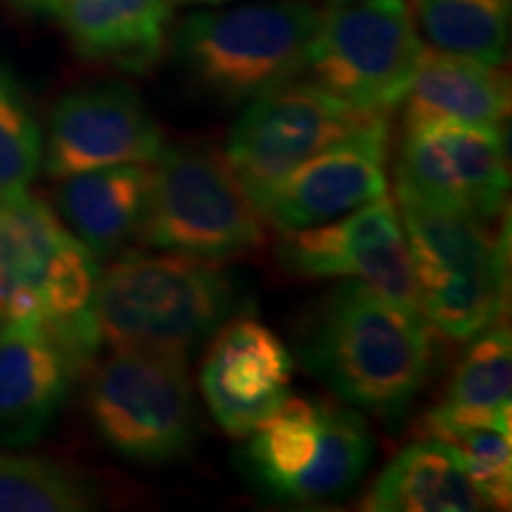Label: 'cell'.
I'll use <instances>...</instances> for the list:
<instances>
[{
  "mask_svg": "<svg viewBox=\"0 0 512 512\" xmlns=\"http://www.w3.org/2000/svg\"><path fill=\"white\" fill-rule=\"evenodd\" d=\"M297 351L347 406L399 425L430 373L432 347L418 309L347 280L306 316Z\"/></svg>",
  "mask_w": 512,
  "mask_h": 512,
  "instance_id": "1",
  "label": "cell"
},
{
  "mask_svg": "<svg viewBox=\"0 0 512 512\" xmlns=\"http://www.w3.org/2000/svg\"><path fill=\"white\" fill-rule=\"evenodd\" d=\"M240 309V290L219 261L166 252L124 254L100 271L93 325L100 349L185 358Z\"/></svg>",
  "mask_w": 512,
  "mask_h": 512,
  "instance_id": "2",
  "label": "cell"
},
{
  "mask_svg": "<svg viewBox=\"0 0 512 512\" xmlns=\"http://www.w3.org/2000/svg\"><path fill=\"white\" fill-rule=\"evenodd\" d=\"M320 15L306 0H247L192 12L178 24L174 57L200 91L242 105L304 74Z\"/></svg>",
  "mask_w": 512,
  "mask_h": 512,
  "instance_id": "3",
  "label": "cell"
},
{
  "mask_svg": "<svg viewBox=\"0 0 512 512\" xmlns=\"http://www.w3.org/2000/svg\"><path fill=\"white\" fill-rule=\"evenodd\" d=\"M418 311L446 337L472 339L501 320L508 299V230L396 192Z\"/></svg>",
  "mask_w": 512,
  "mask_h": 512,
  "instance_id": "4",
  "label": "cell"
},
{
  "mask_svg": "<svg viewBox=\"0 0 512 512\" xmlns=\"http://www.w3.org/2000/svg\"><path fill=\"white\" fill-rule=\"evenodd\" d=\"M373 456V432L356 408L287 396L249 434L240 463L261 494L313 508L347 498Z\"/></svg>",
  "mask_w": 512,
  "mask_h": 512,
  "instance_id": "5",
  "label": "cell"
},
{
  "mask_svg": "<svg viewBox=\"0 0 512 512\" xmlns=\"http://www.w3.org/2000/svg\"><path fill=\"white\" fill-rule=\"evenodd\" d=\"M138 240L147 247L226 261L266 245V221L226 157L197 145L162 150Z\"/></svg>",
  "mask_w": 512,
  "mask_h": 512,
  "instance_id": "6",
  "label": "cell"
},
{
  "mask_svg": "<svg viewBox=\"0 0 512 512\" xmlns=\"http://www.w3.org/2000/svg\"><path fill=\"white\" fill-rule=\"evenodd\" d=\"M86 408L102 444L136 465H169L197 439V406L185 358L114 349L93 370Z\"/></svg>",
  "mask_w": 512,
  "mask_h": 512,
  "instance_id": "7",
  "label": "cell"
},
{
  "mask_svg": "<svg viewBox=\"0 0 512 512\" xmlns=\"http://www.w3.org/2000/svg\"><path fill=\"white\" fill-rule=\"evenodd\" d=\"M425 50L408 0H349L323 10L304 74L363 112L401 107Z\"/></svg>",
  "mask_w": 512,
  "mask_h": 512,
  "instance_id": "8",
  "label": "cell"
},
{
  "mask_svg": "<svg viewBox=\"0 0 512 512\" xmlns=\"http://www.w3.org/2000/svg\"><path fill=\"white\" fill-rule=\"evenodd\" d=\"M382 119L387 114L356 110L318 83L287 81L249 100L223 157L256 202L294 166Z\"/></svg>",
  "mask_w": 512,
  "mask_h": 512,
  "instance_id": "9",
  "label": "cell"
},
{
  "mask_svg": "<svg viewBox=\"0 0 512 512\" xmlns=\"http://www.w3.org/2000/svg\"><path fill=\"white\" fill-rule=\"evenodd\" d=\"M501 126L432 121L408 128L396 157V192L432 207L494 221L508 202Z\"/></svg>",
  "mask_w": 512,
  "mask_h": 512,
  "instance_id": "10",
  "label": "cell"
},
{
  "mask_svg": "<svg viewBox=\"0 0 512 512\" xmlns=\"http://www.w3.org/2000/svg\"><path fill=\"white\" fill-rule=\"evenodd\" d=\"M278 261L297 278L361 280L384 297L418 309L406 230L399 207L387 195L335 221L283 233Z\"/></svg>",
  "mask_w": 512,
  "mask_h": 512,
  "instance_id": "11",
  "label": "cell"
},
{
  "mask_svg": "<svg viewBox=\"0 0 512 512\" xmlns=\"http://www.w3.org/2000/svg\"><path fill=\"white\" fill-rule=\"evenodd\" d=\"M164 136L136 88L121 81L88 83L55 102L43 136L50 178L121 164H155Z\"/></svg>",
  "mask_w": 512,
  "mask_h": 512,
  "instance_id": "12",
  "label": "cell"
},
{
  "mask_svg": "<svg viewBox=\"0 0 512 512\" xmlns=\"http://www.w3.org/2000/svg\"><path fill=\"white\" fill-rule=\"evenodd\" d=\"M387 152L389 124L382 119L294 166L254 204L280 233L335 221L387 195Z\"/></svg>",
  "mask_w": 512,
  "mask_h": 512,
  "instance_id": "13",
  "label": "cell"
},
{
  "mask_svg": "<svg viewBox=\"0 0 512 512\" xmlns=\"http://www.w3.org/2000/svg\"><path fill=\"white\" fill-rule=\"evenodd\" d=\"M204 356L200 387L228 437H249L290 396L292 356L283 339L256 318H233Z\"/></svg>",
  "mask_w": 512,
  "mask_h": 512,
  "instance_id": "14",
  "label": "cell"
},
{
  "mask_svg": "<svg viewBox=\"0 0 512 512\" xmlns=\"http://www.w3.org/2000/svg\"><path fill=\"white\" fill-rule=\"evenodd\" d=\"M79 370V361L46 325H0V446L36 444L55 422Z\"/></svg>",
  "mask_w": 512,
  "mask_h": 512,
  "instance_id": "15",
  "label": "cell"
},
{
  "mask_svg": "<svg viewBox=\"0 0 512 512\" xmlns=\"http://www.w3.org/2000/svg\"><path fill=\"white\" fill-rule=\"evenodd\" d=\"M510 102V79L498 64L425 48L401 100L403 128L432 121L501 126L510 117Z\"/></svg>",
  "mask_w": 512,
  "mask_h": 512,
  "instance_id": "16",
  "label": "cell"
},
{
  "mask_svg": "<svg viewBox=\"0 0 512 512\" xmlns=\"http://www.w3.org/2000/svg\"><path fill=\"white\" fill-rule=\"evenodd\" d=\"M152 171L145 164L105 166L62 178L53 209L64 228L98 256H112L143 228Z\"/></svg>",
  "mask_w": 512,
  "mask_h": 512,
  "instance_id": "17",
  "label": "cell"
},
{
  "mask_svg": "<svg viewBox=\"0 0 512 512\" xmlns=\"http://www.w3.org/2000/svg\"><path fill=\"white\" fill-rule=\"evenodd\" d=\"M69 230L29 190L0 197V323L41 325L48 264Z\"/></svg>",
  "mask_w": 512,
  "mask_h": 512,
  "instance_id": "18",
  "label": "cell"
},
{
  "mask_svg": "<svg viewBox=\"0 0 512 512\" xmlns=\"http://www.w3.org/2000/svg\"><path fill=\"white\" fill-rule=\"evenodd\" d=\"M174 0H67L62 19L88 60L143 74L162 57Z\"/></svg>",
  "mask_w": 512,
  "mask_h": 512,
  "instance_id": "19",
  "label": "cell"
},
{
  "mask_svg": "<svg viewBox=\"0 0 512 512\" xmlns=\"http://www.w3.org/2000/svg\"><path fill=\"white\" fill-rule=\"evenodd\" d=\"M512 337L491 325L472 337L448 384L446 399L427 415L432 437L451 439L460 432L494 430L510 434Z\"/></svg>",
  "mask_w": 512,
  "mask_h": 512,
  "instance_id": "20",
  "label": "cell"
},
{
  "mask_svg": "<svg viewBox=\"0 0 512 512\" xmlns=\"http://www.w3.org/2000/svg\"><path fill=\"white\" fill-rule=\"evenodd\" d=\"M370 512H477L489 505L467 477L456 446L432 437L396 453L363 498Z\"/></svg>",
  "mask_w": 512,
  "mask_h": 512,
  "instance_id": "21",
  "label": "cell"
},
{
  "mask_svg": "<svg viewBox=\"0 0 512 512\" xmlns=\"http://www.w3.org/2000/svg\"><path fill=\"white\" fill-rule=\"evenodd\" d=\"M418 31L437 50L501 64L510 43V0H413Z\"/></svg>",
  "mask_w": 512,
  "mask_h": 512,
  "instance_id": "22",
  "label": "cell"
},
{
  "mask_svg": "<svg viewBox=\"0 0 512 512\" xmlns=\"http://www.w3.org/2000/svg\"><path fill=\"white\" fill-rule=\"evenodd\" d=\"M95 484L55 460L0 451V512H81L98 505Z\"/></svg>",
  "mask_w": 512,
  "mask_h": 512,
  "instance_id": "23",
  "label": "cell"
},
{
  "mask_svg": "<svg viewBox=\"0 0 512 512\" xmlns=\"http://www.w3.org/2000/svg\"><path fill=\"white\" fill-rule=\"evenodd\" d=\"M41 164V124L22 83L0 64V197L27 190Z\"/></svg>",
  "mask_w": 512,
  "mask_h": 512,
  "instance_id": "24",
  "label": "cell"
},
{
  "mask_svg": "<svg viewBox=\"0 0 512 512\" xmlns=\"http://www.w3.org/2000/svg\"><path fill=\"white\" fill-rule=\"evenodd\" d=\"M456 446L463 467L477 494L489 508H508L512 498V448L510 434L470 430L444 439Z\"/></svg>",
  "mask_w": 512,
  "mask_h": 512,
  "instance_id": "25",
  "label": "cell"
},
{
  "mask_svg": "<svg viewBox=\"0 0 512 512\" xmlns=\"http://www.w3.org/2000/svg\"><path fill=\"white\" fill-rule=\"evenodd\" d=\"M24 12H34V15H60L67 0H10Z\"/></svg>",
  "mask_w": 512,
  "mask_h": 512,
  "instance_id": "26",
  "label": "cell"
},
{
  "mask_svg": "<svg viewBox=\"0 0 512 512\" xmlns=\"http://www.w3.org/2000/svg\"><path fill=\"white\" fill-rule=\"evenodd\" d=\"M185 5H204V8H219V5H233V3H247V0H178Z\"/></svg>",
  "mask_w": 512,
  "mask_h": 512,
  "instance_id": "27",
  "label": "cell"
},
{
  "mask_svg": "<svg viewBox=\"0 0 512 512\" xmlns=\"http://www.w3.org/2000/svg\"><path fill=\"white\" fill-rule=\"evenodd\" d=\"M325 3H330V5H337V3H349V0H325Z\"/></svg>",
  "mask_w": 512,
  "mask_h": 512,
  "instance_id": "28",
  "label": "cell"
},
{
  "mask_svg": "<svg viewBox=\"0 0 512 512\" xmlns=\"http://www.w3.org/2000/svg\"><path fill=\"white\" fill-rule=\"evenodd\" d=\"M0 325H3V323H0Z\"/></svg>",
  "mask_w": 512,
  "mask_h": 512,
  "instance_id": "29",
  "label": "cell"
}]
</instances>
